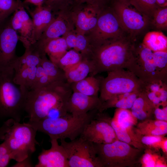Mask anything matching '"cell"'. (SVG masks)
<instances>
[{
	"mask_svg": "<svg viewBox=\"0 0 167 167\" xmlns=\"http://www.w3.org/2000/svg\"><path fill=\"white\" fill-rule=\"evenodd\" d=\"M54 82L47 75L40 64L37 67L35 78L30 90H33L45 87Z\"/></svg>",
	"mask_w": 167,
	"mask_h": 167,
	"instance_id": "obj_39",
	"label": "cell"
},
{
	"mask_svg": "<svg viewBox=\"0 0 167 167\" xmlns=\"http://www.w3.org/2000/svg\"><path fill=\"white\" fill-rule=\"evenodd\" d=\"M161 149L165 155H167V139L166 137H165L163 139L161 146Z\"/></svg>",
	"mask_w": 167,
	"mask_h": 167,
	"instance_id": "obj_44",
	"label": "cell"
},
{
	"mask_svg": "<svg viewBox=\"0 0 167 167\" xmlns=\"http://www.w3.org/2000/svg\"><path fill=\"white\" fill-rule=\"evenodd\" d=\"M92 71L90 60L84 58L79 63L65 72L66 81L70 84L79 81L87 77Z\"/></svg>",
	"mask_w": 167,
	"mask_h": 167,
	"instance_id": "obj_26",
	"label": "cell"
},
{
	"mask_svg": "<svg viewBox=\"0 0 167 167\" xmlns=\"http://www.w3.org/2000/svg\"><path fill=\"white\" fill-rule=\"evenodd\" d=\"M3 135V130L2 126L0 127V140H2Z\"/></svg>",
	"mask_w": 167,
	"mask_h": 167,
	"instance_id": "obj_48",
	"label": "cell"
},
{
	"mask_svg": "<svg viewBox=\"0 0 167 167\" xmlns=\"http://www.w3.org/2000/svg\"><path fill=\"white\" fill-rule=\"evenodd\" d=\"M106 118L113 128L118 140L140 149L144 150L145 147L139 141L134 127L126 128L120 126L112 118L108 115Z\"/></svg>",
	"mask_w": 167,
	"mask_h": 167,
	"instance_id": "obj_21",
	"label": "cell"
},
{
	"mask_svg": "<svg viewBox=\"0 0 167 167\" xmlns=\"http://www.w3.org/2000/svg\"><path fill=\"white\" fill-rule=\"evenodd\" d=\"M106 115L98 111L95 118L85 126L80 136L96 144H106L118 140L113 128L106 118Z\"/></svg>",
	"mask_w": 167,
	"mask_h": 167,
	"instance_id": "obj_12",
	"label": "cell"
},
{
	"mask_svg": "<svg viewBox=\"0 0 167 167\" xmlns=\"http://www.w3.org/2000/svg\"><path fill=\"white\" fill-rule=\"evenodd\" d=\"M67 154L69 167H102L93 143L80 136L66 142L60 140Z\"/></svg>",
	"mask_w": 167,
	"mask_h": 167,
	"instance_id": "obj_9",
	"label": "cell"
},
{
	"mask_svg": "<svg viewBox=\"0 0 167 167\" xmlns=\"http://www.w3.org/2000/svg\"><path fill=\"white\" fill-rule=\"evenodd\" d=\"M40 54H47L49 59L56 64L68 49L65 38L59 37L33 44Z\"/></svg>",
	"mask_w": 167,
	"mask_h": 167,
	"instance_id": "obj_18",
	"label": "cell"
},
{
	"mask_svg": "<svg viewBox=\"0 0 167 167\" xmlns=\"http://www.w3.org/2000/svg\"><path fill=\"white\" fill-rule=\"evenodd\" d=\"M153 115L156 119L167 122V106H155Z\"/></svg>",
	"mask_w": 167,
	"mask_h": 167,
	"instance_id": "obj_41",
	"label": "cell"
},
{
	"mask_svg": "<svg viewBox=\"0 0 167 167\" xmlns=\"http://www.w3.org/2000/svg\"><path fill=\"white\" fill-rule=\"evenodd\" d=\"M27 2L33 4L36 6H40L43 5V3L46 0H25Z\"/></svg>",
	"mask_w": 167,
	"mask_h": 167,
	"instance_id": "obj_45",
	"label": "cell"
},
{
	"mask_svg": "<svg viewBox=\"0 0 167 167\" xmlns=\"http://www.w3.org/2000/svg\"><path fill=\"white\" fill-rule=\"evenodd\" d=\"M11 66L0 67V120L20 122L25 113L27 90L14 82Z\"/></svg>",
	"mask_w": 167,
	"mask_h": 167,
	"instance_id": "obj_4",
	"label": "cell"
},
{
	"mask_svg": "<svg viewBox=\"0 0 167 167\" xmlns=\"http://www.w3.org/2000/svg\"><path fill=\"white\" fill-rule=\"evenodd\" d=\"M142 43L154 52H167V37L161 31L148 32L144 36Z\"/></svg>",
	"mask_w": 167,
	"mask_h": 167,
	"instance_id": "obj_25",
	"label": "cell"
},
{
	"mask_svg": "<svg viewBox=\"0 0 167 167\" xmlns=\"http://www.w3.org/2000/svg\"><path fill=\"white\" fill-rule=\"evenodd\" d=\"M41 55L39 51L32 45L25 49L24 54L16 58L12 65L15 71L23 68L37 66L40 64Z\"/></svg>",
	"mask_w": 167,
	"mask_h": 167,
	"instance_id": "obj_23",
	"label": "cell"
},
{
	"mask_svg": "<svg viewBox=\"0 0 167 167\" xmlns=\"http://www.w3.org/2000/svg\"><path fill=\"white\" fill-rule=\"evenodd\" d=\"M98 111L95 109L84 115L75 116L67 114L64 116L49 117L28 123L37 131L48 135L50 139L72 140L79 137L86 126L95 117Z\"/></svg>",
	"mask_w": 167,
	"mask_h": 167,
	"instance_id": "obj_3",
	"label": "cell"
},
{
	"mask_svg": "<svg viewBox=\"0 0 167 167\" xmlns=\"http://www.w3.org/2000/svg\"><path fill=\"white\" fill-rule=\"evenodd\" d=\"M67 29L66 24L62 16L59 15L53 19L37 42H41L60 37L66 33Z\"/></svg>",
	"mask_w": 167,
	"mask_h": 167,
	"instance_id": "obj_27",
	"label": "cell"
},
{
	"mask_svg": "<svg viewBox=\"0 0 167 167\" xmlns=\"http://www.w3.org/2000/svg\"><path fill=\"white\" fill-rule=\"evenodd\" d=\"M68 48L74 49L76 46V36L73 34L68 35L65 38Z\"/></svg>",
	"mask_w": 167,
	"mask_h": 167,
	"instance_id": "obj_42",
	"label": "cell"
},
{
	"mask_svg": "<svg viewBox=\"0 0 167 167\" xmlns=\"http://www.w3.org/2000/svg\"><path fill=\"white\" fill-rule=\"evenodd\" d=\"M151 24L159 30H165L167 28V6L159 7L155 11Z\"/></svg>",
	"mask_w": 167,
	"mask_h": 167,
	"instance_id": "obj_36",
	"label": "cell"
},
{
	"mask_svg": "<svg viewBox=\"0 0 167 167\" xmlns=\"http://www.w3.org/2000/svg\"><path fill=\"white\" fill-rule=\"evenodd\" d=\"M62 0H46L45 2L46 4L50 7L52 5L56 4Z\"/></svg>",
	"mask_w": 167,
	"mask_h": 167,
	"instance_id": "obj_46",
	"label": "cell"
},
{
	"mask_svg": "<svg viewBox=\"0 0 167 167\" xmlns=\"http://www.w3.org/2000/svg\"><path fill=\"white\" fill-rule=\"evenodd\" d=\"M142 90L116 95L102 102L98 111L100 112L112 108L130 109Z\"/></svg>",
	"mask_w": 167,
	"mask_h": 167,
	"instance_id": "obj_20",
	"label": "cell"
},
{
	"mask_svg": "<svg viewBox=\"0 0 167 167\" xmlns=\"http://www.w3.org/2000/svg\"><path fill=\"white\" fill-rule=\"evenodd\" d=\"M40 64L52 81H66L65 72L48 59L45 54L41 55Z\"/></svg>",
	"mask_w": 167,
	"mask_h": 167,
	"instance_id": "obj_30",
	"label": "cell"
},
{
	"mask_svg": "<svg viewBox=\"0 0 167 167\" xmlns=\"http://www.w3.org/2000/svg\"><path fill=\"white\" fill-rule=\"evenodd\" d=\"M84 58L79 52L71 49L67 51L55 64L65 72L79 63Z\"/></svg>",
	"mask_w": 167,
	"mask_h": 167,
	"instance_id": "obj_32",
	"label": "cell"
},
{
	"mask_svg": "<svg viewBox=\"0 0 167 167\" xmlns=\"http://www.w3.org/2000/svg\"><path fill=\"white\" fill-rule=\"evenodd\" d=\"M136 133L139 142L145 147V148L156 150L160 149L162 142L165 137L163 135H143Z\"/></svg>",
	"mask_w": 167,
	"mask_h": 167,
	"instance_id": "obj_37",
	"label": "cell"
},
{
	"mask_svg": "<svg viewBox=\"0 0 167 167\" xmlns=\"http://www.w3.org/2000/svg\"><path fill=\"white\" fill-rule=\"evenodd\" d=\"M21 3L19 0H0V23L8 18Z\"/></svg>",
	"mask_w": 167,
	"mask_h": 167,
	"instance_id": "obj_35",
	"label": "cell"
},
{
	"mask_svg": "<svg viewBox=\"0 0 167 167\" xmlns=\"http://www.w3.org/2000/svg\"><path fill=\"white\" fill-rule=\"evenodd\" d=\"M136 44L128 35L94 48L89 59L92 65L90 76L128 67L133 60Z\"/></svg>",
	"mask_w": 167,
	"mask_h": 167,
	"instance_id": "obj_2",
	"label": "cell"
},
{
	"mask_svg": "<svg viewBox=\"0 0 167 167\" xmlns=\"http://www.w3.org/2000/svg\"><path fill=\"white\" fill-rule=\"evenodd\" d=\"M101 103L98 96H90L73 92L66 103V111L73 116H79L91 111L98 110Z\"/></svg>",
	"mask_w": 167,
	"mask_h": 167,
	"instance_id": "obj_16",
	"label": "cell"
},
{
	"mask_svg": "<svg viewBox=\"0 0 167 167\" xmlns=\"http://www.w3.org/2000/svg\"><path fill=\"white\" fill-rule=\"evenodd\" d=\"M50 8L42 6H36L34 10L30 12L33 24L32 37V45L37 42L42 33L54 19Z\"/></svg>",
	"mask_w": 167,
	"mask_h": 167,
	"instance_id": "obj_17",
	"label": "cell"
},
{
	"mask_svg": "<svg viewBox=\"0 0 167 167\" xmlns=\"http://www.w3.org/2000/svg\"><path fill=\"white\" fill-rule=\"evenodd\" d=\"M130 3L137 10L151 20L156 10L160 6L156 0H129Z\"/></svg>",
	"mask_w": 167,
	"mask_h": 167,
	"instance_id": "obj_34",
	"label": "cell"
},
{
	"mask_svg": "<svg viewBox=\"0 0 167 167\" xmlns=\"http://www.w3.org/2000/svg\"><path fill=\"white\" fill-rule=\"evenodd\" d=\"M155 107L145 93L142 91L135 100L130 110L137 120L142 121L151 119L153 116Z\"/></svg>",
	"mask_w": 167,
	"mask_h": 167,
	"instance_id": "obj_19",
	"label": "cell"
},
{
	"mask_svg": "<svg viewBox=\"0 0 167 167\" xmlns=\"http://www.w3.org/2000/svg\"><path fill=\"white\" fill-rule=\"evenodd\" d=\"M93 144L102 167H133L140 162L144 150L119 140Z\"/></svg>",
	"mask_w": 167,
	"mask_h": 167,
	"instance_id": "obj_6",
	"label": "cell"
},
{
	"mask_svg": "<svg viewBox=\"0 0 167 167\" xmlns=\"http://www.w3.org/2000/svg\"><path fill=\"white\" fill-rule=\"evenodd\" d=\"M12 159L8 148L3 142L0 144V167H6Z\"/></svg>",
	"mask_w": 167,
	"mask_h": 167,
	"instance_id": "obj_40",
	"label": "cell"
},
{
	"mask_svg": "<svg viewBox=\"0 0 167 167\" xmlns=\"http://www.w3.org/2000/svg\"><path fill=\"white\" fill-rule=\"evenodd\" d=\"M77 0L80 2H91V1L92 2V1H95V0L97 1V0Z\"/></svg>",
	"mask_w": 167,
	"mask_h": 167,
	"instance_id": "obj_49",
	"label": "cell"
},
{
	"mask_svg": "<svg viewBox=\"0 0 167 167\" xmlns=\"http://www.w3.org/2000/svg\"><path fill=\"white\" fill-rule=\"evenodd\" d=\"M73 91L67 81L52 82L43 87L27 90L24 111L29 121H36L49 117L52 113L60 116L67 113L66 104Z\"/></svg>",
	"mask_w": 167,
	"mask_h": 167,
	"instance_id": "obj_1",
	"label": "cell"
},
{
	"mask_svg": "<svg viewBox=\"0 0 167 167\" xmlns=\"http://www.w3.org/2000/svg\"><path fill=\"white\" fill-rule=\"evenodd\" d=\"M113 9L125 32L134 39L151 24V20L137 10L129 0H114Z\"/></svg>",
	"mask_w": 167,
	"mask_h": 167,
	"instance_id": "obj_8",
	"label": "cell"
},
{
	"mask_svg": "<svg viewBox=\"0 0 167 167\" xmlns=\"http://www.w3.org/2000/svg\"><path fill=\"white\" fill-rule=\"evenodd\" d=\"M93 49L127 34L112 9L102 13L98 17L96 24L93 29Z\"/></svg>",
	"mask_w": 167,
	"mask_h": 167,
	"instance_id": "obj_11",
	"label": "cell"
},
{
	"mask_svg": "<svg viewBox=\"0 0 167 167\" xmlns=\"http://www.w3.org/2000/svg\"><path fill=\"white\" fill-rule=\"evenodd\" d=\"M143 83L132 72L124 69L108 72L101 80L100 95L101 102L118 95L142 90Z\"/></svg>",
	"mask_w": 167,
	"mask_h": 167,
	"instance_id": "obj_7",
	"label": "cell"
},
{
	"mask_svg": "<svg viewBox=\"0 0 167 167\" xmlns=\"http://www.w3.org/2000/svg\"><path fill=\"white\" fill-rule=\"evenodd\" d=\"M18 36L9 17L0 23V67L11 66L17 56L16 50Z\"/></svg>",
	"mask_w": 167,
	"mask_h": 167,
	"instance_id": "obj_13",
	"label": "cell"
},
{
	"mask_svg": "<svg viewBox=\"0 0 167 167\" xmlns=\"http://www.w3.org/2000/svg\"><path fill=\"white\" fill-rule=\"evenodd\" d=\"M112 118L121 126L126 128H131L137 123V119L129 109L116 108Z\"/></svg>",
	"mask_w": 167,
	"mask_h": 167,
	"instance_id": "obj_33",
	"label": "cell"
},
{
	"mask_svg": "<svg viewBox=\"0 0 167 167\" xmlns=\"http://www.w3.org/2000/svg\"><path fill=\"white\" fill-rule=\"evenodd\" d=\"M142 167H167V161L153 150L146 148L140 160Z\"/></svg>",
	"mask_w": 167,
	"mask_h": 167,
	"instance_id": "obj_31",
	"label": "cell"
},
{
	"mask_svg": "<svg viewBox=\"0 0 167 167\" xmlns=\"http://www.w3.org/2000/svg\"><path fill=\"white\" fill-rule=\"evenodd\" d=\"M101 80L90 76L71 84L73 92H78L90 96H98Z\"/></svg>",
	"mask_w": 167,
	"mask_h": 167,
	"instance_id": "obj_24",
	"label": "cell"
},
{
	"mask_svg": "<svg viewBox=\"0 0 167 167\" xmlns=\"http://www.w3.org/2000/svg\"><path fill=\"white\" fill-rule=\"evenodd\" d=\"M2 140L16 161L30 157L38 143L36 139V130L27 122L20 123L13 119L3 122Z\"/></svg>",
	"mask_w": 167,
	"mask_h": 167,
	"instance_id": "obj_5",
	"label": "cell"
},
{
	"mask_svg": "<svg viewBox=\"0 0 167 167\" xmlns=\"http://www.w3.org/2000/svg\"><path fill=\"white\" fill-rule=\"evenodd\" d=\"M143 92L155 106H167V87L156 92Z\"/></svg>",
	"mask_w": 167,
	"mask_h": 167,
	"instance_id": "obj_38",
	"label": "cell"
},
{
	"mask_svg": "<svg viewBox=\"0 0 167 167\" xmlns=\"http://www.w3.org/2000/svg\"><path fill=\"white\" fill-rule=\"evenodd\" d=\"M143 83L161 80L167 82L162 76L156 66L155 52L141 43L136 45L134 58L127 69Z\"/></svg>",
	"mask_w": 167,
	"mask_h": 167,
	"instance_id": "obj_10",
	"label": "cell"
},
{
	"mask_svg": "<svg viewBox=\"0 0 167 167\" xmlns=\"http://www.w3.org/2000/svg\"><path fill=\"white\" fill-rule=\"evenodd\" d=\"M12 167H32L33 165L30 160V157L16 162L11 166Z\"/></svg>",
	"mask_w": 167,
	"mask_h": 167,
	"instance_id": "obj_43",
	"label": "cell"
},
{
	"mask_svg": "<svg viewBox=\"0 0 167 167\" xmlns=\"http://www.w3.org/2000/svg\"><path fill=\"white\" fill-rule=\"evenodd\" d=\"M157 3L161 7H167V0H156Z\"/></svg>",
	"mask_w": 167,
	"mask_h": 167,
	"instance_id": "obj_47",
	"label": "cell"
},
{
	"mask_svg": "<svg viewBox=\"0 0 167 167\" xmlns=\"http://www.w3.org/2000/svg\"><path fill=\"white\" fill-rule=\"evenodd\" d=\"M10 18L11 24L17 33L19 39L25 49L32 45L33 30L32 19L26 11L22 3L13 13Z\"/></svg>",
	"mask_w": 167,
	"mask_h": 167,
	"instance_id": "obj_14",
	"label": "cell"
},
{
	"mask_svg": "<svg viewBox=\"0 0 167 167\" xmlns=\"http://www.w3.org/2000/svg\"><path fill=\"white\" fill-rule=\"evenodd\" d=\"M137 124L135 131L142 135L164 136L167 134V122L149 119Z\"/></svg>",
	"mask_w": 167,
	"mask_h": 167,
	"instance_id": "obj_22",
	"label": "cell"
},
{
	"mask_svg": "<svg viewBox=\"0 0 167 167\" xmlns=\"http://www.w3.org/2000/svg\"><path fill=\"white\" fill-rule=\"evenodd\" d=\"M96 13V11L92 8L86 9L79 12L76 20L79 30L83 32L93 29L96 24L98 17Z\"/></svg>",
	"mask_w": 167,
	"mask_h": 167,
	"instance_id": "obj_28",
	"label": "cell"
},
{
	"mask_svg": "<svg viewBox=\"0 0 167 167\" xmlns=\"http://www.w3.org/2000/svg\"><path fill=\"white\" fill-rule=\"evenodd\" d=\"M51 147L42 149L35 167H69L67 154L58 140L50 139Z\"/></svg>",
	"mask_w": 167,
	"mask_h": 167,
	"instance_id": "obj_15",
	"label": "cell"
},
{
	"mask_svg": "<svg viewBox=\"0 0 167 167\" xmlns=\"http://www.w3.org/2000/svg\"><path fill=\"white\" fill-rule=\"evenodd\" d=\"M37 67L25 68L15 71L14 82L28 90H30L35 78Z\"/></svg>",
	"mask_w": 167,
	"mask_h": 167,
	"instance_id": "obj_29",
	"label": "cell"
}]
</instances>
